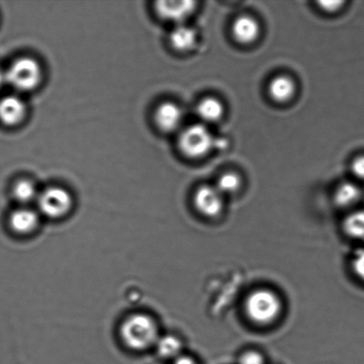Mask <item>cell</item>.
I'll use <instances>...</instances> for the list:
<instances>
[{
  "mask_svg": "<svg viewBox=\"0 0 364 364\" xmlns=\"http://www.w3.org/2000/svg\"><path fill=\"white\" fill-rule=\"evenodd\" d=\"M159 334L158 323L148 314H134L127 317L120 326L121 340L133 351H146L155 347Z\"/></svg>",
  "mask_w": 364,
  "mask_h": 364,
  "instance_id": "obj_1",
  "label": "cell"
},
{
  "mask_svg": "<svg viewBox=\"0 0 364 364\" xmlns=\"http://www.w3.org/2000/svg\"><path fill=\"white\" fill-rule=\"evenodd\" d=\"M282 304L276 294L269 290H258L249 295L245 310L250 318L257 323L273 322L279 316Z\"/></svg>",
  "mask_w": 364,
  "mask_h": 364,
  "instance_id": "obj_2",
  "label": "cell"
},
{
  "mask_svg": "<svg viewBox=\"0 0 364 364\" xmlns=\"http://www.w3.org/2000/svg\"><path fill=\"white\" fill-rule=\"evenodd\" d=\"M5 74L6 83L21 92L33 90L42 80L41 66L30 57L14 60Z\"/></svg>",
  "mask_w": 364,
  "mask_h": 364,
  "instance_id": "obj_3",
  "label": "cell"
},
{
  "mask_svg": "<svg viewBox=\"0 0 364 364\" xmlns=\"http://www.w3.org/2000/svg\"><path fill=\"white\" fill-rule=\"evenodd\" d=\"M217 140L205 124H196L186 128L179 138L181 151L189 159H200L215 147Z\"/></svg>",
  "mask_w": 364,
  "mask_h": 364,
  "instance_id": "obj_4",
  "label": "cell"
},
{
  "mask_svg": "<svg viewBox=\"0 0 364 364\" xmlns=\"http://www.w3.org/2000/svg\"><path fill=\"white\" fill-rule=\"evenodd\" d=\"M39 213L50 219H60L73 209L70 192L60 187H49L39 193L37 200Z\"/></svg>",
  "mask_w": 364,
  "mask_h": 364,
  "instance_id": "obj_5",
  "label": "cell"
},
{
  "mask_svg": "<svg viewBox=\"0 0 364 364\" xmlns=\"http://www.w3.org/2000/svg\"><path fill=\"white\" fill-rule=\"evenodd\" d=\"M223 194L213 186H202L194 196L196 208L203 215L213 218L219 215L223 208Z\"/></svg>",
  "mask_w": 364,
  "mask_h": 364,
  "instance_id": "obj_6",
  "label": "cell"
},
{
  "mask_svg": "<svg viewBox=\"0 0 364 364\" xmlns=\"http://www.w3.org/2000/svg\"><path fill=\"white\" fill-rule=\"evenodd\" d=\"M9 226L14 233L27 235L34 233L41 223V218L37 210L28 206H21L10 214Z\"/></svg>",
  "mask_w": 364,
  "mask_h": 364,
  "instance_id": "obj_7",
  "label": "cell"
},
{
  "mask_svg": "<svg viewBox=\"0 0 364 364\" xmlns=\"http://www.w3.org/2000/svg\"><path fill=\"white\" fill-rule=\"evenodd\" d=\"M195 7L194 1H159L156 4V12L164 20L182 24Z\"/></svg>",
  "mask_w": 364,
  "mask_h": 364,
  "instance_id": "obj_8",
  "label": "cell"
},
{
  "mask_svg": "<svg viewBox=\"0 0 364 364\" xmlns=\"http://www.w3.org/2000/svg\"><path fill=\"white\" fill-rule=\"evenodd\" d=\"M182 119H183V112L176 103H162L156 110V126L166 133L177 130L181 127Z\"/></svg>",
  "mask_w": 364,
  "mask_h": 364,
  "instance_id": "obj_9",
  "label": "cell"
},
{
  "mask_svg": "<svg viewBox=\"0 0 364 364\" xmlns=\"http://www.w3.org/2000/svg\"><path fill=\"white\" fill-rule=\"evenodd\" d=\"M26 116V106L17 96L9 95L0 99V121L6 126H17Z\"/></svg>",
  "mask_w": 364,
  "mask_h": 364,
  "instance_id": "obj_10",
  "label": "cell"
},
{
  "mask_svg": "<svg viewBox=\"0 0 364 364\" xmlns=\"http://www.w3.org/2000/svg\"><path fill=\"white\" fill-rule=\"evenodd\" d=\"M232 33L235 41L241 44H252L259 37L258 21L248 16L238 17L232 25Z\"/></svg>",
  "mask_w": 364,
  "mask_h": 364,
  "instance_id": "obj_11",
  "label": "cell"
},
{
  "mask_svg": "<svg viewBox=\"0 0 364 364\" xmlns=\"http://www.w3.org/2000/svg\"><path fill=\"white\" fill-rule=\"evenodd\" d=\"M296 85L294 81L290 77L277 76L270 81L269 85V94L273 101L284 103L294 97Z\"/></svg>",
  "mask_w": 364,
  "mask_h": 364,
  "instance_id": "obj_12",
  "label": "cell"
},
{
  "mask_svg": "<svg viewBox=\"0 0 364 364\" xmlns=\"http://www.w3.org/2000/svg\"><path fill=\"white\" fill-rule=\"evenodd\" d=\"M196 32L194 28L183 23L177 24L170 35L171 45L178 51H189L194 48L196 43Z\"/></svg>",
  "mask_w": 364,
  "mask_h": 364,
  "instance_id": "obj_13",
  "label": "cell"
},
{
  "mask_svg": "<svg viewBox=\"0 0 364 364\" xmlns=\"http://www.w3.org/2000/svg\"><path fill=\"white\" fill-rule=\"evenodd\" d=\"M224 108L219 100L208 97L202 100L196 107V113L203 122L214 123L221 119Z\"/></svg>",
  "mask_w": 364,
  "mask_h": 364,
  "instance_id": "obj_14",
  "label": "cell"
},
{
  "mask_svg": "<svg viewBox=\"0 0 364 364\" xmlns=\"http://www.w3.org/2000/svg\"><path fill=\"white\" fill-rule=\"evenodd\" d=\"M39 193L41 192L38 191L34 182L27 179L16 181L13 188L14 199L23 206H28L31 203L37 202Z\"/></svg>",
  "mask_w": 364,
  "mask_h": 364,
  "instance_id": "obj_15",
  "label": "cell"
},
{
  "mask_svg": "<svg viewBox=\"0 0 364 364\" xmlns=\"http://www.w3.org/2000/svg\"><path fill=\"white\" fill-rule=\"evenodd\" d=\"M156 352L162 358L176 360L181 356L182 344L179 338L173 335L160 337L155 346Z\"/></svg>",
  "mask_w": 364,
  "mask_h": 364,
  "instance_id": "obj_16",
  "label": "cell"
},
{
  "mask_svg": "<svg viewBox=\"0 0 364 364\" xmlns=\"http://www.w3.org/2000/svg\"><path fill=\"white\" fill-rule=\"evenodd\" d=\"M361 196L359 188L352 182H344L335 192V201L342 207H348L358 201Z\"/></svg>",
  "mask_w": 364,
  "mask_h": 364,
  "instance_id": "obj_17",
  "label": "cell"
},
{
  "mask_svg": "<svg viewBox=\"0 0 364 364\" xmlns=\"http://www.w3.org/2000/svg\"><path fill=\"white\" fill-rule=\"evenodd\" d=\"M343 228L349 237L364 241V210L349 214L344 220Z\"/></svg>",
  "mask_w": 364,
  "mask_h": 364,
  "instance_id": "obj_18",
  "label": "cell"
},
{
  "mask_svg": "<svg viewBox=\"0 0 364 364\" xmlns=\"http://www.w3.org/2000/svg\"><path fill=\"white\" fill-rule=\"evenodd\" d=\"M240 177L234 173H227L223 174L217 181L215 187L221 194H232L237 192L240 188Z\"/></svg>",
  "mask_w": 364,
  "mask_h": 364,
  "instance_id": "obj_19",
  "label": "cell"
},
{
  "mask_svg": "<svg viewBox=\"0 0 364 364\" xmlns=\"http://www.w3.org/2000/svg\"><path fill=\"white\" fill-rule=\"evenodd\" d=\"M353 269L359 279L364 282V248L355 253L352 263Z\"/></svg>",
  "mask_w": 364,
  "mask_h": 364,
  "instance_id": "obj_20",
  "label": "cell"
},
{
  "mask_svg": "<svg viewBox=\"0 0 364 364\" xmlns=\"http://www.w3.org/2000/svg\"><path fill=\"white\" fill-rule=\"evenodd\" d=\"M239 364H264V358L258 352L248 351L241 355Z\"/></svg>",
  "mask_w": 364,
  "mask_h": 364,
  "instance_id": "obj_21",
  "label": "cell"
},
{
  "mask_svg": "<svg viewBox=\"0 0 364 364\" xmlns=\"http://www.w3.org/2000/svg\"><path fill=\"white\" fill-rule=\"evenodd\" d=\"M352 172L359 179H364V156H360L353 162Z\"/></svg>",
  "mask_w": 364,
  "mask_h": 364,
  "instance_id": "obj_22",
  "label": "cell"
},
{
  "mask_svg": "<svg viewBox=\"0 0 364 364\" xmlns=\"http://www.w3.org/2000/svg\"><path fill=\"white\" fill-rule=\"evenodd\" d=\"M321 9L326 11V12H335L341 9V6L343 5L342 1H322L319 2Z\"/></svg>",
  "mask_w": 364,
  "mask_h": 364,
  "instance_id": "obj_23",
  "label": "cell"
},
{
  "mask_svg": "<svg viewBox=\"0 0 364 364\" xmlns=\"http://www.w3.org/2000/svg\"><path fill=\"white\" fill-rule=\"evenodd\" d=\"M171 364H198L194 359L189 358V356L181 355L179 358L173 360Z\"/></svg>",
  "mask_w": 364,
  "mask_h": 364,
  "instance_id": "obj_24",
  "label": "cell"
},
{
  "mask_svg": "<svg viewBox=\"0 0 364 364\" xmlns=\"http://www.w3.org/2000/svg\"><path fill=\"white\" fill-rule=\"evenodd\" d=\"M6 82V74L3 73L1 70H0V88L2 87V85L5 84Z\"/></svg>",
  "mask_w": 364,
  "mask_h": 364,
  "instance_id": "obj_25",
  "label": "cell"
}]
</instances>
